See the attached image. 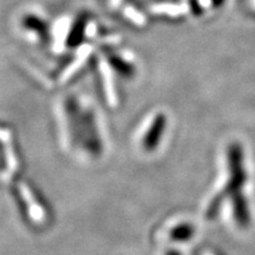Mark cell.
Masks as SVG:
<instances>
[{
  "label": "cell",
  "mask_w": 255,
  "mask_h": 255,
  "mask_svg": "<svg viewBox=\"0 0 255 255\" xmlns=\"http://www.w3.org/2000/svg\"><path fill=\"white\" fill-rule=\"evenodd\" d=\"M85 25H87V18L82 17L78 18V20L76 21L75 25H73L71 32L69 34L68 44L69 46H77L79 43H81L83 37H84L85 32Z\"/></svg>",
  "instance_id": "7a4b0ae2"
},
{
  "label": "cell",
  "mask_w": 255,
  "mask_h": 255,
  "mask_svg": "<svg viewBox=\"0 0 255 255\" xmlns=\"http://www.w3.org/2000/svg\"><path fill=\"white\" fill-rule=\"evenodd\" d=\"M109 63L110 65L113 66L115 71L119 72L120 75L126 76V77H131L133 72H135V70H133V66L131 64L126 62V60L116 55H111L109 57Z\"/></svg>",
  "instance_id": "3957f363"
},
{
  "label": "cell",
  "mask_w": 255,
  "mask_h": 255,
  "mask_svg": "<svg viewBox=\"0 0 255 255\" xmlns=\"http://www.w3.org/2000/svg\"><path fill=\"white\" fill-rule=\"evenodd\" d=\"M171 255H177V254H171Z\"/></svg>",
  "instance_id": "8992f818"
},
{
  "label": "cell",
  "mask_w": 255,
  "mask_h": 255,
  "mask_svg": "<svg viewBox=\"0 0 255 255\" xmlns=\"http://www.w3.org/2000/svg\"><path fill=\"white\" fill-rule=\"evenodd\" d=\"M165 126V119L163 115H158L154 121V124H152L150 131L148 133V137H146V143H148L150 146H154L156 143H157L158 137L162 135Z\"/></svg>",
  "instance_id": "277c9868"
},
{
  "label": "cell",
  "mask_w": 255,
  "mask_h": 255,
  "mask_svg": "<svg viewBox=\"0 0 255 255\" xmlns=\"http://www.w3.org/2000/svg\"><path fill=\"white\" fill-rule=\"evenodd\" d=\"M191 234H193V229L190 228V226H184V227H181L177 229V233H176V238L177 240H182V239H188L191 237Z\"/></svg>",
  "instance_id": "5b68a950"
},
{
  "label": "cell",
  "mask_w": 255,
  "mask_h": 255,
  "mask_svg": "<svg viewBox=\"0 0 255 255\" xmlns=\"http://www.w3.org/2000/svg\"><path fill=\"white\" fill-rule=\"evenodd\" d=\"M23 25L25 28H27V30H31L36 32L37 34H39L41 39H46V37L49 36V30H47L46 23L43 20V19L37 17V15H33V14L25 15Z\"/></svg>",
  "instance_id": "6da1fadb"
}]
</instances>
